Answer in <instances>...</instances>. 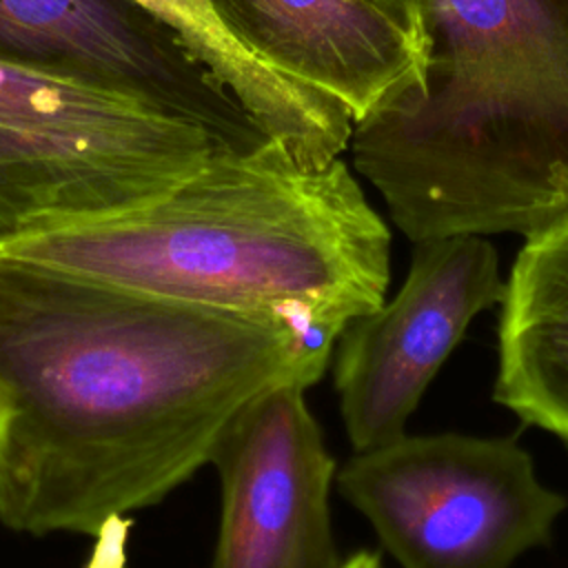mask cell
<instances>
[{
    "instance_id": "obj_1",
    "label": "cell",
    "mask_w": 568,
    "mask_h": 568,
    "mask_svg": "<svg viewBox=\"0 0 568 568\" xmlns=\"http://www.w3.org/2000/svg\"><path fill=\"white\" fill-rule=\"evenodd\" d=\"M333 346L0 253V521L98 535L155 506L255 397L317 384Z\"/></svg>"
},
{
    "instance_id": "obj_2",
    "label": "cell",
    "mask_w": 568,
    "mask_h": 568,
    "mask_svg": "<svg viewBox=\"0 0 568 568\" xmlns=\"http://www.w3.org/2000/svg\"><path fill=\"white\" fill-rule=\"evenodd\" d=\"M0 253L335 342L390 282V231L348 166L302 164L275 140L220 146L142 206L0 237Z\"/></svg>"
},
{
    "instance_id": "obj_3",
    "label": "cell",
    "mask_w": 568,
    "mask_h": 568,
    "mask_svg": "<svg viewBox=\"0 0 568 568\" xmlns=\"http://www.w3.org/2000/svg\"><path fill=\"white\" fill-rule=\"evenodd\" d=\"M419 67L353 122L355 169L410 240L568 213V0H417Z\"/></svg>"
},
{
    "instance_id": "obj_4",
    "label": "cell",
    "mask_w": 568,
    "mask_h": 568,
    "mask_svg": "<svg viewBox=\"0 0 568 568\" xmlns=\"http://www.w3.org/2000/svg\"><path fill=\"white\" fill-rule=\"evenodd\" d=\"M215 149L138 100L0 62V237L142 206Z\"/></svg>"
},
{
    "instance_id": "obj_5",
    "label": "cell",
    "mask_w": 568,
    "mask_h": 568,
    "mask_svg": "<svg viewBox=\"0 0 568 568\" xmlns=\"http://www.w3.org/2000/svg\"><path fill=\"white\" fill-rule=\"evenodd\" d=\"M335 477L402 568H513L566 508L508 437L404 435Z\"/></svg>"
},
{
    "instance_id": "obj_6",
    "label": "cell",
    "mask_w": 568,
    "mask_h": 568,
    "mask_svg": "<svg viewBox=\"0 0 568 568\" xmlns=\"http://www.w3.org/2000/svg\"><path fill=\"white\" fill-rule=\"evenodd\" d=\"M402 288L337 337L333 382L355 453L406 435L424 390L468 324L504 297L495 246L484 235L413 242Z\"/></svg>"
},
{
    "instance_id": "obj_7",
    "label": "cell",
    "mask_w": 568,
    "mask_h": 568,
    "mask_svg": "<svg viewBox=\"0 0 568 568\" xmlns=\"http://www.w3.org/2000/svg\"><path fill=\"white\" fill-rule=\"evenodd\" d=\"M0 62L126 95L204 129L231 151L273 140L131 0H0Z\"/></svg>"
},
{
    "instance_id": "obj_8",
    "label": "cell",
    "mask_w": 568,
    "mask_h": 568,
    "mask_svg": "<svg viewBox=\"0 0 568 568\" xmlns=\"http://www.w3.org/2000/svg\"><path fill=\"white\" fill-rule=\"evenodd\" d=\"M304 386L244 406L211 464L222 484L211 568H342L331 528V457Z\"/></svg>"
},
{
    "instance_id": "obj_9",
    "label": "cell",
    "mask_w": 568,
    "mask_h": 568,
    "mask_svg": "<svg viewBox=\"0 0 568 568\" xmlns=\"http://www.w3.org/2000/svg\"><path fill=\"white\" fill-rule=\"evenodd\" d=\"M275 73L324 93L353 122L419 67L417 44L364 0H213Z\"/></svg>"
},
{
    "instance_id": "obj_10",
    "label": "cell",
    "mask_w": 568,
    "mask_h": 568,
    "mask_svg": "<svg viewBox=\"0 0 568 568\" xmlns=\"http://www.w3.org/2000/svg\"><path fill=\"white\" fill-rule=\"evenodd\" d=\"M499 304L493 399L568 442V213L526 237Z\"/></svg>"
},
{
    "instance_id": "obj_11",
    "label": "cell",
    "mask_w": 568,
    "mask_h": 568,
    "mask_svg": "<svg viewBox=\"0 0 568 568\" xmlns=\"http://www.w3.org/2000/svg\"><path fill=\"white\" fill-rule=\"evenodd\" d=\"M164 24L253 120L297 162L322 166L339 158L353 118L337 100L286 80L231 31L213 0H131Z\"/></svg>"
},
{
    "instance_id": "obj_12",
    "label": "cell",
    "mask_w": 568,
    "mask_h": 568,
    "mask_svg": "<svg viewBox=\"0 0 568 568\" xmlns=\"http://www.w3.org/2000/svg\"><path fill=\"white\" fill-rule=\"evenodd\" d=\"M395 22L419 49V4L417 0H364Z\"/></svg>"
},
{
    "instance_id": "obj_13",
    "label": "cell",
    "mask_w": 568,
    "mask_h": 568,
    "mask_svg": "<svg viewBox=\"0 0 568 568\" xmlns=\"http://www.w3.org/2000/svg\"><path fill=\"white\" fill-rule=\"evenodd\" d=\"M342 568H384L379 557L371 550H357L342 561Z\"/></svg>"
}]
</instances>
